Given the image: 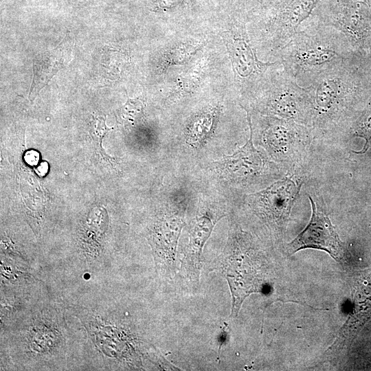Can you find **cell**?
<instances>
[{"mask_svg": "<svg viewBox=\"0 0 371 371\" xmlns=\"http://www.w3.org/2000/svg\"><path fill=\"white\" fill-rule=\"evenodd\" d=\"M225 41L234 69L240 82L245 87H254V84L259 85L262 83L268 69L281 65L279 60L273 63L260 61L243 26L228 32Z\"/></svg>", "mask_w": 371, "mask_h": 371, "instance_id": "cell-7", "label": "cell"}, {"mask_svg": "<svg viewBox=\"0 0 371 371\" xmlns=\"http://www.w3.org/2000/svg\"><path fill=\"white\" fill-rule=\"evenodd\" d=\"M276 56L282 68L305 87L322 71L359 56L340 31L319 21L300 28Z\"/></svg>", "mask_w": 371, "mask_h": 371, "instance_id": "cell-1", "label": "cell"}, {"mask_svg": "<svg viewBox=\"0 0 371 371\" xmlns=\"http://www.w3.org/2000/svg\"><path fill=\"white\" fill-rule=\"evenodd\" d=\"M183 225V217L179 214H168L155 228L153 243L157 263L165 271L175 269L176 249Z\"/></svg>", "mask_w": 371, "mask_h": 371, "instance_id": "cell-10", "label": "cell"}, {"mask_svg": "<svg viewBox=\"0 0 371 371\" xmlns=\"http://www.w3.org/2000/svg\"><path fill=\"white\" fill-rule=\"evenodd\" d=\"M322 121L335 119L371 95V57L355 56L315 76L304 87Z\"/></svg>", "mask_w": 371, "mask_h": 371, "instance_id": "cell-2", "label": "cell"}, {"mask_svg": "<svg viewBox=\"0 0 371 371\" xmlns=\"http://www.w3.org/2000/svg\"><path fill=\"white\" fill-rule=\"evenodd\" d=\"M105 120V115L94 116L91 122V131H90V133L93 140L95 142H96L98 151H99L104 158L109 159V155H106L102 150V138L110 130L112 129V128H109L106 125Z\"/></svg>", "mask_w": 371, "mask_h": 371, "instance_id": "cell-15", "label": "cell"}, {"mask_svg": "<svg viewBox=\"0 0 371 371\" xmlns=\"http://www.w3.org/2000/svg\"><path fill=\"white\" fill-rule=\"evenodd\" d=\"M250 128V137L246 144L233 155L224 156L222 165L224 169L233 176H242L258 172L262 167L263 162L260 153L253 144V130L251 116L247 111Z\"/></svg>", "mask_w": 371, "mask_h": 371, "instance_id": "cell-13", "label": "cell"}, {"mask_svg": "<svg viewBox=\"0 0 371 371\" xmlns=\"http://www.w3.org/2000/svg\"><path fill=\"white\" fill-rule=\"evenodd\" d=\"M312 215L307 226L287 246L293 254L301 249L313 248L326 251L339 262L345 259V249L328 216L319 211L309 196Z\"/></svg>", "mask_w": 371, "mask_h": 371, "instance_id": "cell-6", "label": "cell"}, {"mask_svg": "<svg viewBox=\"0 0 371 371\" xmlns=\"http://www.w3.org/2000/svg\"><path fill=\"white\" fill-rule=\"evenodd\" d=\"M267 85V106L271 112L300 120L311 111L306 89L284 69L274 73Z\"/></svg>", "mask_w": 371, "mask_h": 371, "instance_id": "cell-4", "label": "cell"}, {"mask_svg": "<svg viewBox=\"0 0 371 371\" xmlns=\"http://www.w3.org/2000/svg\"><path fill=\"white\" fill-rule=\"evenodd\" d=\"M74 44V38L68 33L55 48L39 54L34 58L33 78L29 93L31 100L69 63Z\"/></svg>", "mask_w": 371, "mask_h": 371, "instance_id": "cell-9", "label": "cell"}, {"mask_svg": "<svg viewBox=\"0 0 371 371\" xmlns=\"http://www.w3.org/2000/svg\"><path fill=\"white\" fill-rule=\"evenodd\" d=\"M300 189V186L293 181L284 179L259 194L267 212L276 221L284 222L289 218Z\"/></svg>", "mask_w": 371, "mask_h": 371, "instance_id": "cell-12", "label": "cell"}, {"mask_svg": "<svg viewBox=\"0 0 371 371\" xmlns=\"http://www.w3.org/2000/svg\"><path fill=\"white\" fill-rule=\"evenodd\" d=\"M216 222L206 215L197 216L190 231L189 242L184 250L181 269L183 273L192 280L199 281L202 267V249Z\"/></svg>", "mask_w": 371, "mask_h": 371, "instance_id": "cell-11", "label": "cell"}, {"mask_svg": "<svg viewBox=\"0 0 371 371\" xmlns=\"http://www.w3.org/2000/svg\"><path fill=\"white\" fill-rule=\"evenodd\" d=\"M319 1H279L275 14L265 30V38L271 51L278 54L289 42Z\"/></svg>", "mask_w": 371, "mask_h": 371, "instance_id": "cell-5", "label": "cell"}, {"mask_svg": "<svg viewBox=\"0 0 371 371\" xmlns=\"http://www.w3.org/2000/svg\"><path fill=\"white\" fill-rule=\"evenodd\" d=\"M320 21L340 31L357 56L371 57V0H333Z\"/></svg>", "mask_w": 371, "mask_h": 371, "instance_id": "cell-3", "label": "cell"}, {"mask_svg": "<svg viewBox=\"0 0 371 371\" xmlns=\"http://www.w3.org/2000/svg\"><path fill=\"white\" fill-rule=\"evenodd\" d=\"M229 251L224 269L232 295V316L236 317L245 297L262 290V277L247 254L239 249L232 248Z\"/></svg>", "mask_w": 371, "mask_h": 371, "instance_id": "cell-8", "label": "cell"}, {"mask_svg": "<svg viewBox=\"0 0 371 371\" xmlns=\"http://www.w3.org/2000/svg\"><path fill=\"white\" fill-rule=\"evenodd\" d=\"M144 101L140 98H130L127 95V100L119 111L120 119L130 124H134L140 120L144 109Z\"/></svg>", "mask_w": 371, "mask_h": 371, "instance_id": "cell-14", "label": "cell"}]
</instances>
